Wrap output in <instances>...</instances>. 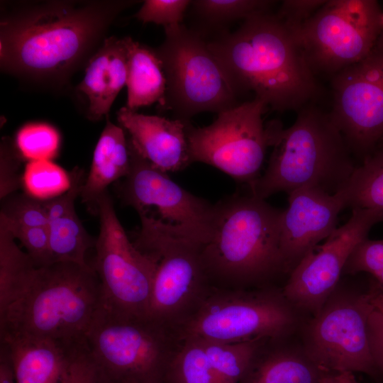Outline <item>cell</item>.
<instances>
[{
	"label": "cell",
	"instance_id": "6da1fadb",
	"mask_svg": "<svg viewBox=\"0 0 383 383\" xmlns=\"http://www.w3.org/2000/svg\"><path fill=\"white\" fill-rule=\"evenodd\" d=\"M137 2L16 3L1 15V70L40 84L64 85L99 48L118 14Z\"/></svg>",
	"mask_w": 383,
	"mask_h": 383
},
{
	"label": "cell",
	"instance_id": "7a4b0ae2",
	"mask_svg": "<svg viewBox=\"0 0 383 383\" xmlns=\"http://www.w3.org/2000/svg\"><path fill=\"white\" fill-rule=\"evenodd\" d=\"M208 45L240 94L252 91L274 111H299L317 96L316 74L276 14L254 15Z\"/></svg>",
	"mask_w": 383,
	"mask_h": 383
},
{
	"label": "cell",
	"instance_id": "3957f363",
	"mask_svg": "<svg viewBox=\"0 0 383 383\" xmlns=\"http://www.w3.org/2000/svg\"><path fill=\"white\" fill-rule=\"evenodd\" d=\"M267 128L273 150L265 173L248 184L252 194L266 199L304 187L335 194L345 186L357 163L329 112L310 104L290 127L272 121Z\"/></svg>",
	"mask_w": 383,
	"mask_h": 383
},
{
	"label": "cell",
	"instance_id": "277c9868",
	"mask_svg": "<svg viewBox=\"0 0 383 383\" xmlns=\"http://www.w3.org/2000/svg\"><path fill=\"white\" fill-rule=\"evenodd\" d=\"M282 213L250 192L215 204L210 237L201 250L209 281L244 287L287 274L280 251Z\"/></svg>",
	"mask_w": 383,
	"mask_h": 383
},
{
	"label": "cell",
	"instance_id": "5b68a950",
	"mask_svg": "<svg viewBox=\"0 0 383 383\" xmlns=\"http://www.w3.org/2000/svg\"><path fill=\"white\" fill-rule=\"evenodd\" d=\"M101 305L100 281L91 265L54 262L36 268L20 296L0 311V335L81 342Z\"/></svg>",
	"mask_w": 383,
	"mask_h": 383
},
{
	"label": "cell",
	"instance_id": "8992f818",
	"mask_svg": "<svg viewBox=\"0 0 383 383\" xmlns=\"http://www.w3.org/2000/svg\"><path fill=\"white\" fill-rule=\"evenodd\" d=\"M300 313L282 289H210L172 333L177 342L283 340L299 327Z\"/></svg>",
	"mask_w": 383,
	"mask_h": 383
},
{
	"label": "cell",
	"instance_id": "52a82bcc",
	"mask_svg": "<svg viewBox=\"0 0 383 383\" xmlns=\"http://www.w3.org/2000/svg\"><path fill=\"white\" fill-rule=\"evenodd\" d=\"M164 30L165 39L155 48L166 78L162 110L187 122L199 113L218 114L240 104V93L204 38L184 24Z\"/></svg>",
	"mask_w": 383,
	"mask_h": 383
},
{
	"label": "cell",
	"instance_id": "ba28073f",
	"mask_svg": "<svg viewBox=\"0 0 383 383\" xmlns=\"http://www.w3.org/2000/svg\"><path fill=\"white\" fill-rule=\"evenodd\" d=\"M85 341L109 383H159L178 345L171 331L149 318L121 314L102 305Z\"/></svg>",
	"mask_w": 383,
	"mask_h": 383
},
{
	"label": "cell",
	"instance_id": "9c48e42d",
	"mask_svg": "<svg viewBox=\"0 0 383 383\" xmlns=\"http://www.w3.org/2000/svg\"><path fill=\"white\" fill-rule=\"evenodd\" d=\"M138 215L133 243L157 260L148 318L172 332L210 289L201 245L152 216Z\"/></svg>",
	"mask_w": 383,
	"mask_h": 383
},
{
	"label": "cell",
	"instance_id": "30bf717a",
	"mask_svg": "<svg viewBox=\"0 0 383 383\" xmlns=\"http://www.w3.org/2000/svg\"><path fill=\"white\" fill-rule=\"evenodd\" d=\"M379 282L370 275L363 289L339 282L322 308L306 323L302 348L318 365L333 372L376 376L368 321Z\"/></svg>",
	"mask_w": 383,
	"mask_h": 383
},
{
	"label": "cell",
	"instance_id": "8fae6325",
	"mask_svg": "<svg viewBox=\"0 0 383 383\" xmlns=\"http://www.w3.org/2000/svg\"><path fill=\"white\" fill-rule=\"evenodd\" d=\"M374 0H329L292 30L313 72L335 74L365 58L382 35Z\"/></svg>",
	"mask_w": 383,
	"mask_h": 383
},
{
	"label": "cell",
	"instance_id": "7c38bea8",
	"mask_svg": "<svg viewBox=\"0 0 383 383\" xmlns=\"http://www.w3.org/2000/svg\"><path fill=\"white\" fill-rule=\"evenodd\" d=\"M100 230L91 266L101 288L102 306L112 311L148 318L156 259L131 241L108 191L97 201Z\"/></svg>",
	"mask_w": 383,
	"mask_h": 383
},
{
	"label": "cell",
	"instance_id": "4fadbf2b",
	"mask_svg": "<svg viewBox=\"0 0 383 383\" xmlns=\"http://www.w3.org/2000/svg\"><path fill=\"white\" fill-rule=\"evenodd\" d=\"M267 105L254 97L223 111L210 125L186 122L192 162L211 165L234 179L250 184L259 177L269 144L262 115Z\"/></svg>",
	"mask_w": 383,
	"mask_h": 383
},
{
	"label": "cell",
	"instance_id": "5bb4252c",
	"mask_svg": "<svg viewBox=\"0 0 383 383\" xmlns=\"http://www.w3.org/2000/svg\"><path fill=\"white\" fill-rule=\"evenodd\" d=\"M331 116L354 158L362 161L383 140V36L360 61L333 75Z\"/></svg>",
	"mask_w": 383,
	"mask_h": 383
},
{
	"label": "cell",
	"instance_id": "9a60e30c",
	"mask_svg": "<svg viewBox=\"0 0 383 383\" xmlns=\"http://www.w3.org/2000/svg\"><path fill=\"white\" fill-rule=\"evenodd\" d=\"M382 222L383 209H352L348 221L310 250L289 273L282 289L287 299L299 311L316 314L337 287L353 251Z\"/></svg>",
	"mask_w": 383,
	"mask_h": 383
},
{
	"label": "cell",
	"instance_id": "2e32d148",
	"mask_svg": "<svg viewBox=\"0 0 383 383\" xmlns=\"http://www.w3.org/2000/svg\"><path fill=\"white\" fill-rule=\"evenodd\" d=\"M128 145L131 168L119 189L123 202L138 213L155 208L157 219L179 235L204 245L210 237L214 205L183 189L142 157L129 141Z\"/></svg>",
	"mask_w": 383,
	"mask_h": 383
},
{
	"label": "cell",
	"instance_id": "e0dca14e",
	"mask_svg": "<svg viewBox=\"0 0 383 383\" xmlns=\"http://www.w3.org/2000/svg\"><path fill=\"white\" fill-rule=\"evenodd\" d=\"M343 209L338 193L304 187L288 194L280 231V251L287 275L337 228L338 216Z\"/></svg>",
	"mask_w": 383,
	"mask_h": 383
},
{
	"label": "cell",
	"instance_id": "ac0fdd59",
	"mask_svg": "<svg viewBox=\"0 0 383 383\" xmlns=\"http://www.w3.org/2000/svg\"><path fill=\"white\" fill-rule=\"evenodd\" d=\"M119 126L129 134L128 141L145 160L168 173L192 163L186 122L147 115L123 106L116 113Z\"/></svg>",
	"mask_w": 383,
	"mask_h": 383
},
{
	"label": "cell",
	"instance_id": "d6986e66",
	"mask_svg": "<svg viewBox=\"0 0 383 383\" xmlns=\"http://www.w3.org/2000/svg\"><path fill=\"white\" fill-rule=\"evenodd\" d=\"M126 79L127 54L123 38H106L87 62L84 76L77 87L87 99L89 120L99 121L109 116Z\"/></svg>",
	"mask_w": 383,
	"mask_h": 383
},
{
	"label": "cell",
	"instance_id": "ffe728a7",
	"mask_svg": "<svg viewBox=\"0 0 383 383\" xmlns=\"http://www.w3.org/2000/svg\"><path fill=\"white\" fill-rule=\"evenodd\" d=\"M74 343L23 335H1L16 383H59Z\"/></svg>",
	"mask_w": 383,
	"mask_h": 383
},
{
	"label": "cell",
	"instance_id": "44dd1931",
	"mask_svg": "<svg viewBox=\"0 0 383 383\" xmlns=\"http://www.w3.org/2000/svg\"><path fill=\"white\" fill-rule=\"evenodd\" d=\"M96 144L89 174L80 197L82 203L97 211V201L113 182L124 178L131 168V153L126 131L106 117Z\"/></svg>",
	"mask_w": 383,
	"mask_h": 383
},
{
	"label": "cell",
	"instance_id": "7402d4cb",
	"mask_svg": "<svg viewBox=\"0 0 383 383\" xmlns=\"http://www.w3.org/2000/svg\"><path fill=\"white\" fill-rule=\"evenodd\" d=\"M267 343L240 383H321L328 372L314 362L301 346L267 348Z\"/></svg>",
	"mask_w": 383,
	"mask_h": 383
},
{
	"label": "cell",
	"instance_id": "603a6c76",
	"mask_svg": "<svg viewBox=\"0 0 383 383\" xmlns=\"http://www.w3.org/2000/svg\"><path fill=\"white\" fill-rule=\"evenodd\" d=\"M127 54V100L126 107L135 111L139 108L165 104L166 78L162 62L155 48L122 38Z\"/></svg>",
	"mask_w": 383,
	"mask_h": 383
},
{
	"label": "cell",
	"instance_id": "cb8c5ba5",
	"mask_svg": "<svg viewBox=\"0 0 383 383\" xmlns=\"http://www.w3.org/2000/svg\"><path fill=\"white\" fill-rule=\"evenodd\" d=\"M37 267L15 242L0 216V311L14 301L31 280Z\"/></svg>",
	"mask_w": 383,
	"mask_h": 383
},
{
	"label": "cell",
	"instance_id": "d4e9b609",
	"mask_svg": "<svg viewBox=\"0 0 383 383\" xmlns=\"http://www.w3.org/2000/svg\"><path fill=\"white\" fill-rule=\"evenodd\" d=\"M338 193L345 208L383 209V140L356 165Z\"/></svg>",
	"mask_w": 383,
	"mask_h": 383
},
{
	"label": "cell",
	"instance_id": "484cf974",
	"mask_svg": "<svg viewBox=\"0 0 383 383\" xmlns=\"http://www.w3.org/2000/svg\"><path fill=\"white\" fill-rule=\"evenodd\" d=\"M274 1L270 0H195L189 8L197 21L192 28L204 38L206 30L227 33L226 28L233 22L243 21L259 13L270 12Z\"/></svg>",
	"mask_w": 383,
	"mask_h": 383
},
{
	"label": "cell",
	"instance_id": "4316f807",
	"mask_svg": "<svg viewBox=\"0 0 383 383\" xmlns=\"http://www.w3.org/2000/svg\"><path fill=\"white\" fill-rule=\"evenodd\" d=\"M198 341L203 345L219 383H240L257 354L270 340L240 343Z\"/></svg>",
	"mask_w": 383,
	"mask_h": 383
},
{
	"label": "cell",
	"instance_id": "83f0119b",
	"mask_svg": "<svg viewBox=\"0 0 383 383\" xmlns=\"http://www.w3.org/2000/svg\"><path fill=\"white\" fill-rule=\"evenodd\" d=\"M48 229L54 262L89 265L86 262L85 255L90 248L95 247L96 239L87 231L74 209L57 219L50 221Z\"/></svg>",
	"mask_w": 383,
	"mask_h": 383
},
{
	"label": "cell",
	"instance_id": "f1b7e54d",
	"mask_svg": "<svg viewBox=\"0 0 383 383\" xmlns=\"http://www.w3.org/2000/svg\"><path fill=\"white\" fill-rule=\"evenodd\" d=\"M170 383H219L201 343L178 342L166 375Z\"/></svg>",
	"mask_w": 383,
	"mask_h": 383
},
{
	"label": "cell",
	"instance_id": "f546056e",
	"mask_svg": "<svg viewBox=\"0 0 383 383\" xmlns=\"http://www.w3.org/2000/svg\"><path fill=\"white\" fill-rule=\"evenodd\" d=\"M15 143L21 156L33 161L43 160L56 154L60 136L49 124L30 123L18 131Z\"/></svg>",
	"mask_w": 383,
	"mask_h": 383
},
{
	"label": "cell",
	"instance_id": "4dcf8cb0",
	"mask_svg": "<svg viewBox=\"0 0 383 383\" xmlns=\"http://www.w3.org/2000/svg\"><path fill=\"white\" fill-rule=\"evenodd\" d=\"M0 215L15 226L48 227V225L45 201L28 193H14L2 199Z\"/></svg>",
	"mask_w": 383,
	"mask_h": 383
},
{
	"label": "cell",
	"instance_id": "1f68e13d",
	"mask_svg": "<svg viewBox=\"0 0 383 383\" xmlns=\"http://www.w3.org/2000/svg\"><path fill=\"white\" fill-rule=\"evenodd\" d=\"M59 383H109L91 356L85 340L71 346Z\"/></svg>",
	"mask_w": 383,
	"mask_h": 383
},
{
	"label": "cell",
	"instance_id": "d6a6232c",
	"mask_svg": "<svg viewBox=\"0 0 383 383\" xmlns=\"http://www.w3.org/2000/svg\"><path fill=\"white\" fill-rule=\"evenodd\" d=\"M23 182L30 194L49 195L69 186L70 178L48 160H35L27 166Z\"/></svg>",
	"mask_w": 383,
	"mask_h": 383
},
{
	"label": "cell",
	"instance_id": "836d02e7",
	"mask_svg": "<svg viewBox=\"0 0 383 383\" xmlns=\"http://www.w3.org/2000/svg\"><path fill=\"white\" fill-rule=\"evenodd\" d=\"M7 223L15 239L19 240L25 248L34 265L37 268L54 263L50 248V235L48 227H24L9 223L0 215Z\"/></svg>",
	"mask_w": 383,
	"mask_h": 383
},
{
	"label": "cell",
	"instance_id": "e575fe53",
	"mask_svg": "<svg viewBox=\"0 0 383 383\" xmlns=\"http://www.w3.org/2000/svg\"><path fill=\"white\" fill-rule=\"evenodd\" d=\"M189 0H145L133 17L143 23H153L165 28L182 24Z\"/></svg>",
	"mask_w": 383,
	"mask_h": 383
},
{
	"label": "cell",
	"instance_id": "d590c367",
	"mask_svg": "<svg viewBox=\"0 0 383 383\" xmlns=\"http://www.w3.org/2000/svg\"><path fill=\"white\" fill-rule=\"evenodd\" d=\"M383 270V239L362 241L350 255L343 276L367 274L375 276Z\"/></svg>",
	"mask_w": 383,
	"mask_h": 383
},
{
	"label": "cell",
	"instance_id": "8d00e7d4",
	"mask_svg": "<svg viewBox=\"0 0 383 383\" xmlns=\"http://www.w3.org/2000/svg\"><path fill=\"white\" fill-rule=\"evenodd\" d=\"M21 157L16 143L9 138L1 139L0 146V199L16 193L23 184L19 174Z\"/></svg>",
	"mask_w": 383,
	"mask_h": 383
},
{
	"label": "cell",
	"instance_id": "74e56055",
	"mask_svg": "<svg viewBox=\"0 0 383 383\" xmlns=\"http://www.w3.org/2000/svg\"><path fill=\"white\" fill-rule=\"evenodd\" d=\"M374 307L368 321L371 353L379 371L383 372V286L379 284L374 298Z\"/></svg>",
	"mask_w": 383,
	"mask_h": 383
},
{
	"label": "cell",
	"instance_id": "f35d334b",
	"mask_svg": "<svg viewBox=\"0 0 383 383\" xmlns=\"http://www.w3.org/2000/svg\"><path fill=\"white\" fill-rule=\"evenodd\" d=\"M326 1L323 0L283 1L276 15L285 26L293 30L299 28L309 19Z\"/></svg>",
	"mask_w": 383,
	"mask_h": 383
},
{
	"label": "cell",
	"instance_id": "ab89813d",
	"mask_svg": "<svg viewBox=\"0 0 383 383\" xmlns=\"http://www.w3.org/2000/svg\"><path fill=\"white\" fill-rule=\"evenodd\" d=\"M0 383H16L10 356L3 345H1Z\"/></svg>",
	"mask_w": 383,
	"mask_h": 383
},
{
	"label": "cell",
	"instance_id": "60d3db41",
	"mask_svg": "<svg viewBox=\"0 0 383 383\" xmlns=\"http://www.w3.org/2000/svg\"><path fill=\"white\" fill-rule=\"evenodd\" d=\"M321 383H357L354 373L328 371Z\"/></svg>",
	"mask_w": 383,
	"mask_h": 383
},
{
	"label": "cell",
	"instance_id": "b9f144b4",
	"mask_svg": "<svg viewBox=\"0 0 383 383\" xmlns=\"http://www.w3.org/2000/svg\"><path fill=\"white\" fill-rule=\"evenodd\" d=\"M380 21H381V26H382V35L383 36V12L381 14Z\"/></svg>",
	"mask_w": 383,
	"mask_h": 383
}]
</instances>
